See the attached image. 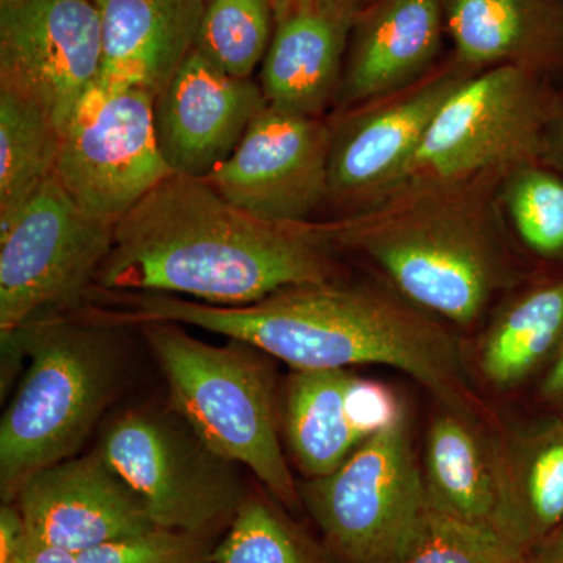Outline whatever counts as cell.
Here are the masks:
<instances>
[{"label": "cell", "instance_id": "cell-31", "mask_svg": "<svg viewBox=\"0 0 563 563\" xmlns=\"http://www.w3.org/2000/svg\"><path fill=\"white\" fill-rule=\"evenodd\" d=\"M31 543L20 507L3 503L0 509V563H13Z\"/></svg>", "mask_w": 563, "mask_h": 563}, {"label": "cell", "instance_id": "cell-5", "mask_svg": "<svg viewBox=\"0 0 563 563\" xmlns=\"http://www.w3.org/2000/svg\"><path fill=\"white\" fill-rule=\"evenodd\" d=\"M168 384L172 410L225 461L247 466L288 509L302 504L279 440L268 362L250 344L201 342L172 321L139 324Z\"/></svg>", "mask_w": 563, "mask_h": 563}, {"label": "cell", "instance_id": "cell-18", "mask_svg": "<svg viewBox=\"0 0 563 563\" xmlns=\"http://www.w3.org/2000/svg\"><path fill=\"white\" fill-rule=\"evenodd\" d=\"M442 0H372L352 24L333 113L384 98L428 76L443 60Z\"/></svg>", "mask_w": 563, "mask_h": 563}, {"label": "cell", "instance_id": "cell-28", "mask_svg": "<svg viewBox=\"0 0 563 563\" xmlns=\"http://www.w3.org/2000/svg\"><path fill=\"white\" fill-rule=\"evenodd\" d=\"M526 558L499 537L429 509L402 563H526Z\"/></svg>", "mask_w": 563, "mask_h": 563}, {"label": "cell", "instance_id": "cell-9", "mask_svg": "<svg viewBox=\"0 0 563 563\" xmlns=\"http://www.w3.org/2000/svg\"><path fill=\"white\" fill-rule=\"evenodd\" d=\"M98 450L158 528L198 536L235 517L246 499L233 463L210 451L174 410L121 415Z\"/></svg>", "mask_w": 563, "mask_h": 563}, {"label": "cell", "instance_id": "cell-34", "mask_svg": "<svg viewBox=\"0 0 563 563\" xmlns=\"http://www.w3.org/2000/svg\"><path fill=\"white\" fill-rule=\"evenodd\" d=\"M13 563H79L77 554L62 550V548L49 547L32 542L27 544L24 553Z\"/></svg>", "mask_w": 563, "mask_h": 563}, {"label": "cell", "instance_id": "cell-21", "mask_svg": "<svg viewBox=\"0 0 563 563\" xmlns=\"http://www.w3.org/2000/svg\"><path fill=\"white\" fill-rule=\"evenodd\" d=\"M563 342V273L532 272L481 328L473 373L495 391L539 380Z\"/></svg>", "mask_w": 563, "mask_h": 563}, {"label": "cell", "instance_id": "cell-7", "mask_svg": "<svg viewBox=\"0 0 563 563\" xmlns=\"http://www.w3.org/2000/svg\"><path fill=\"white\" fill-rule=\"evenodd\" d=\"M299 493L344 563H402L429 512L409 420L369 437Z\"/></svg>", "mask_w": 563, "mask_h": 563}, {"label": "cell", "instance_id": "cell-16", "mask_svg": "<svg viewBox=\"0 0 563 563\" xmlns=\"http://www.w3.org/2000/svg\"><path fill=\"white\" fill-rule=\"evenodd\" d=\"M501 428L440 404L426 433V496L432 512L490 532L529 554L532 547L518 523L504 476Z\"/></svg>", "mask_w": 563, "mask_h": 563}, {"label": "cell", "instance_id": "cell-30", "mask_svg": "<svg viewBox=\"0 0 563 563\" xmlns=\"http://www.w3.org/2000/svg\"><path fill=\"white\" fill-rule=\"evenodd\" d=\"M347 407L355 429L365 440L387 431L406 418L401 402L391 388L362 377H352Z\"/></svg>", "mask_w": 563, "mask_h": 563}, {"label": "cell", "instance_id": "cell-29", "mask_svg": "<svg viewBox=\"0 0 563 563\" xmlns=\"http://www.w3.org/2000/svg\"><path fill=\"white\" fill-rule=\"evenodd\" d=\"M79 563H202L192 533L155 528L92 548L77 555Z\"/></svg>", "mask_w": 563, "mask_h": 563}, {"label": "cell", "instance_id": "cell-32", "mask_svg": "<svg viewBox=\"0 0 563 563\" xmlns=\"http://www.w3.org/2000/svg\"><path fill=\"white\" fill-rule=\"evenodd\" d=\"M537 396L543 406V412L563 420V342L553 361L537 380Z\"/></svg>", "mask_w": 563, "mask_h": 563}, {"label": "cell", "instance_id": "cell-33", "mask_svg": "<svg viewBox=\"0 0 563 563\" xmlns=\"http://www.w3.org/2000/svg\"><path fill=\"white\" fill-rule=\"evenodd\" d=\"M540 158L563 174V92L544 128Z\"/></svg>", "mask_w": 563, "mask_h": 563}, {"label": "cell", "instance_id": "cell-10", "mask_svg": "<svg viewBox=\"0 0 563 563\" xmlns=\"http://www.w3.org/2000/svg\"><path fill=\"white\" fill-rule=\"evenodd\" d=\"M154 99L143 88L96 84L63 129L55 176L92 217L118 222L172 176L155 139Z\"/></svg>", "mask_w": 563, "mask_h": 563}, {"label": "cell", "instance_id": "cell-25", "mask_svg": "<svg viewBox=\"0 0 563 563\" xmlns=\"http://www.w3.org/2000/svg\"><path fill=\"white\" fill-rule=\"evenodd\" d=\"M62 131L46 110L0 88V228L55 176Z\"/></svg>", "mask_w": 563, "mask_h": 563}, {"label": "cell", "instance_id": "cell-22", "mask_svg": "<svg viewBox=\"0 0 563 563\" xmlns=\"http://www.w3.org/2000/svg\"><path fill=\"white\" fill-rule=\"evenodd\" d=\"M347 369H292L284 404V431L307 479L342 465L365 439L352 422Z\"/></svg>", "mask_w": 563, "mask_h": 563}, {"label": "cell", "instance_id": "cell-14", "mask_svg": "<svg viewBox=\"0 0 563 563\" xmlns=\"http://www.w3.org/2000/svg\"><path fill=\"white\" fill-rule=\"evenodd\" d=\"M255 79L218 68L198 49L154 99V131L169 172L206 179L235 152L265 107Z\"/></svg>", "mask_w": 563, "mask_h": 563}, {"label": "cell", "instance_id": "cell-12", "mask_svg": "<svg viewBox=\"0 0 563 563\" xmlns=\"http://www.w3.org/2000/svg\"><path fill=\"white\" fill-rule=\"evenodd\" d=\"M101 65L95 0H0V88L46 110L62 132Z\"/></svg>", "mask_w": 563, "mask_h": 563}, {"label": "cell", "instance_id": "cell-4", "mask_svg": "<svg viewBox=\"0 0 563 563\" xmlns=\"http://www.w3.org/2000/svg\"><path fill=\"white\" fill-rule=\"evenodd\" d=\"M120 329L77 309L2 335L29 357L0 421L3 503L40 470L74 457L90 435L120 384Z\"/></svg>", "mask_w": 563, "mask_h": 563}, {"label": "cell", "instance_id": "cell-11", "mask_svg": "<svg viewBox=\"0 0 563 563\" xmlns=\"http://www.w3.org/2000/svg\"><path fill=\"white\" fill-rule=\"evenodd\" d=\"M476 73L450 52L409 87L331 114L325 207L331 217L354 213L387 195L443 103Z\"/></svg>", "mask_w": 563, "mask_h": 563}, {"label": "cell", "instance_id": "cell-17", "mask_svg": "<svg viewBox=\"0 0 563 563\" xmlns=\"http://www.w3.org/2000/svg\"><path fill=\"white\" fill-rule=\"evenodd\" d=\"M358 9L354 0H291L276 10L258 74L268 106L303 117H331Z\"/></svg>", "mask_w": 563, "mask_h": 563}, {"label": "cell", "instance_id": "cell-27", "mask_svg": "<svg viewBox=\"0 0 563 563\" xmlns=\"http://www.w3.org/2000/svg\"><path fill=\"white\" fill-rule=\"evenodd\" d=\"M214 563H310L291 529L262 499H244Z\"/></svg>", "mask_w": 563, "mask_h": 563}, {"label": "cell", "instance_id": "cell-20", "mask_svg": "<svg viewBox=\"0 0 563 563\" xmlns=\"http://www.w3.org/2000/svg\"><path fill=\"white\" fill-rule=\"evenodd\" d=\"M451 54L473 70L563 73V0H442Z\"/></svg>", "mask_w": 563, "mask_h": 563}, {"label": "cell", "instance_id": "cell-19", "mask_svg": "<svg viewBox=\"0 0 563 563\" xmlns=\"http://www.w3.org/2000/svg\"><path fill=\"white\" fill-rule=\"evenodd\" d=\"M101 18L98 84L157 96L196 49L206 0H95Z\"/></svg>", "mask_w": 563, "mask_h": 563}, {"label": "cell", "instance_id": "cell-35", "mask_svg": "<svg viewBox=\"0 0 563 563\" xmlns=\"http://www.w3.org/2000/svg\"><path fill=\"white\" fill-rule=\"evenodd\" d=\"M526 563H563V526L529 551Z\"/></svg>", "mask_w": 563, "mask_h": 563}, {"label": "cell", "instance_id": "cell-15", "mask_svg": "<svg viewBox=\"0 0 563 563\" xmlns=\"http://www.w3.org/2000/svg\"><path fill=\"white\" fill-rule=\"evenodd\" d=\"M13 503L32 542L77 555L155 528L139 496L99 450L40 470Z\"/></svg>", "mask_w": 563, "mask_h": 563}, {"label": "cell", "instance_id": "cell-3", "mask_svg": "<svg viewBox=\"0 0 563 563\" xmlns=\"http://www.w3.org/2000/svg\"><path fill=\"white\" fill-rule=\"evenodd\" d=\"M506 173L407 185L354 213L307 224L406 301L455 331H472L533 272L499 211Z\"/></svg>", "mask_w": 563, "mask_h": 563}, {"label": "cell", "instance_id": "cell-1", "mask_svg": "<svg viewBox=\"0 0 563 563\" xmlns=\"http://www.w3.org/2000/svg\"><path fill=\"white\" fill-rule=\"evenodd\" d=\"M91 314L110 324L172 321L250 344L292 369L385 365L413 377L437 401L499 426L474 388L468 352L455 329L406 301L383 282L291 285L243 307L180 296L92 288Z\"/></svg>", "mask_w": 563, "mask_h": 563}, {"label": "cell", "instance_id": "cell-23", "mask_svg": "<svg viewBox=\"0 0 563 563\" xmlns=\"http://www.w3.org/2000/svg\"><path fill=\"white\" fill-rule=\"evenodd\" d=\"M499 444L510 503L533 548L563 526V420L543 412L503 426Z\"/></svg>", "mask_w": 563, "mask_h": 563}, {"label": "cell", "instance_id": "cell-6", "mask_svg": "<svg viewBox=\"0 0 563 563\" xmlns=\"http://www.w3.org/2000/svg\"><path fill=\"white\" fill-rule=\"evenodd\" d=\"M561 96L551 77L531 69L495 66L473 74L443 103L388 192L506 173L540 158L544 128Z\"/></svg>", "mask_w": 563, "mask_h": 563}, {"label": "cell", "instance_id": "cell-24", "mask_svg": "<svg viewBox=\"0 0 563 563\" xmlns=\"http://www.w3.org/2000/svg\"><path fill=\"white\" fill-rule=\"evenodd\" d=\"M498 206L533 272L563 273V174L542 158L521 163L499 181Z\"/></svg>", "mask_w": 563, "mask_h": 563}, {"label": "cell", "instance_id": "cell-26", "mask_svg": "<svg viewBox=\"0 0 563 563\" xmlns=\"http://www.w3.org/2000/svg\"><path fill=\"white\" fill-rule=\"evenodd\" d=\"M274 0H206L196 49L224 73L254 79L274 32Z\"/></svg>", "mask_w": 563, "mask_h": 563}, {"label": "cell", "instance_id": "cell-37", "mask_svg": "<svg viewBox=\"0 0 563 563\" xmlns=\"http://www.w3.org/2000/svg\"><path fill=\"white\" fill-rule=\"evenodd\" d=\"M358 7L365 5V3L372 2V0H354Z\"/></svg>", "mask_w": 563, "mask_h": 563}, {"label": "cell", "instance_id": "cell-36", "mask_svg": "<svg viewBox=\"0 0 563 563\" xmlns=\"http://www.w3.org/2000/svg\"><path fill=\"white\" fill-rule=\"evenodd\" d=\"M288 2H291V0H274V7L277 9H280V7L287 5Z\"/></svg>", "mask_w": 563, "mask_h": 563}, {"label": "cell", "instance_id": "cell-8", "mask_svg": "<svg viewBox=\"0 0 563 563\" xmlns=\"http://www.w3.org/2000/svg\"><path fill=\"white\" fill-rule=\"evenodd\" d=\"M117 222L81 209L52 176L0 228V332L80 309L113 243Z\"/></svg>", "mask_w": 563, "mask_h": 563}, {"label": "cell", "instance_id": "cell-2", "mask_svg": "<svg viewBox=\"0 0 563 563\" xmlns=\"http://www.w3.org/2000/svg\"><path fill=\"white\" fill-rule=\"evenodd\" d=\"M335 254L307 222L258 220L206 180L172 174L114 224L92 288L243 307L291 285L343 279Z\"/></svg>", "mask_w": 563, "mask_h": 563}, {"label": "cell", "instance_id": "cell-13", "mask_svg": "<svg viewBox=\"0 0 563 563\" xmlns=\"http://www.w3.org/2000/svg\"><path fill=\"white\" fill-rule=\"evenodd\" d=\"M329 118L266 106L207 184L258 220L302 224L328 207Z\"/></svg>", "mask_w": 563, "mask_h": 563}]
</instances>
